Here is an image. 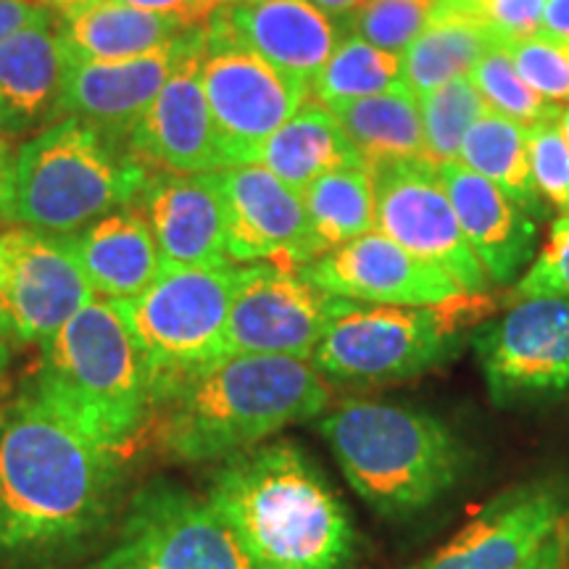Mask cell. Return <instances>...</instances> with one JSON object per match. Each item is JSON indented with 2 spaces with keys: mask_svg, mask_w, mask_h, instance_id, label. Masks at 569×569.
Wrapping results in <instances>:
<instances>
[{
  "mask_svg": "<svg viewBox=\"0 0 569 569\" xmlns=\"http://www.w3.org/2000/svg\"><path fill=\"white\" fill-rule=\"evenodd\" d=\"M469 80L475 82L490 111L503 113V117L515 119L525 127L559 117L561 109H565V106L546 101L522 80L507 46L493 48V51L482 56L478 67L469 71Z\"/></svg>",
  "mask_w": 569,
  "mask_h": 569,
  "instance_id": "cell-33",
  "label": "cell"
},
{
  "mask_svg": "<svg viewBox=\"0 0 569 569\" xmlns=\"http://www.w3.org/2000/svg\"><path fill=\"white\" fill-rule=\"evenodd\" d=\"M317 425L348 486L388 519L430 509L465 469V446L451 427L407 403L346 401Z\"/></svg>",
  "mask_w": 569,
  "mask_h": 569,
  "instance_id": "cell-5",
  "label": "cell"
},
{
  "mask_svg": "<svg viewBox=\"0 0 569 569\" xmlns=\"http://www.w3.org/2000/svg\"><path fill=\"white\" fill-rule=\"evenodd\" d=\"M319 290L359 303L448 309L472 298L453 277L382 232H367L301 267Z\"/></svg>",
  "mask_w": 569,
  "mask_h": 569,
  "instance_id": "cell-16",
  "label": "cell"
},
{
  "mask_svg": "<svg viewBox=\"0 0 569 569\" xmlns=\"http://www.w3.org/2000/svg\"><path fill=\"white\" fill-rule=\"evenodd\" d=\"M398 90H409L407 74H403V56L382 51L361 34L346 32L330 61L325 63L322 74L317 77L311 96L322 106H332L388 96Z\"/></svg>",
  "mask_w": 569,
  "mask_h": 569,
  "instance_id": "cell-31",
  "label": "cell"
},
{
  "mask_svg": "<svg viewBox=\"0 0 569 569\" xmlns=\"http://www.w3.org/2000/svg\"><path fill=\"white\" fill-rule=\"evenodd\" d=\"M96 298L67 234L0 230V338L11 348L46 346Z\"/></svg>",
  "mask_w": 569,
  "mask_h": 569,
  "instance_id": "cell-11",
  "label": "cell"
},
{
  "mask_svg": "<svg viewBox=\"0 0 569 569\" xmlns=\"http://www.w3.org/2000/svg\"><path fill=\"white\" fill-rule=\"evenodd\" d=\"M459 161L493 182L532 219H549L546 201L540 198L530 172L528 127L525 124L488 109L480 113L478 122L469 127L461 140Z\"/></svg>",
  "mask_w": 569,
  "mask_h": 569,
  "instance_id": "cell-28",
  "label": "cell"
},
{
  "mask_svg": "<svg viewBox=\"0 0 569 569\" xmlns=\"http://www.w3.org/2000/svg\"><path fill=\"white\" fill-rule=\"evenodd\" d=\"M11 148H9V134L0 130V219L6 211V198H9V177H11Z\"/></svg>",
  "mask_w": 569,
  "mask_h": 569,
  "instance_id": "cell-44",
  "label": "cell"
},
{
  "mask_svg": "<svg viewBox=\"0 0 569 569\" xmlns=\"http://www.w3.org/2000/svg\"><path fill=\"white\" fill-rule=\"evenodd\" d=\"M53 19L56 13L42 0H0V42Z\"/></svg>",
  "mask_w": 569,
  "mask_h": 569,
  "instance_id": "cell-40",
  "label": "cell"
},
{
  "mask_svg": "<svg viewBox=\"0 0 569 569\" xmlns=\"http://www.w3.org/2000/svg\"><path fill=\"white\" fill-rule=\"evenodd\" d=\"M256 163L298 193H303L327 172L367 167L343 127L338 124L336 113L322 103H306L301 111H296L259 148Z\"/></svg>",
  "mask_w": 569,
  "mask_h": 569,
  "instance_id": "cell-27",
  "label": "cell"
},
{
  "mask_svg": "<svg viewBox=\"0 0 569 569\" xmlns=\"http://www.w3.org/2000/svg\"><path fill=\"white\" fill-rule=\"evenodd\" d=\"M201 84L227 167L256 163L267 138L311 101V88L238 42L222 21L206 24Z\"/></svg>",
  "mask_w": 569,
  "mask_h": 569,
  "instance_id": "cell-9",
  "label": "cell"
},
{
  "mask_svg": "<svg viewBox=\"0 0 569 569\" xmlns=\"http://www.w3.org/2000/svg\"><path fill=\"white\" fill-rule=\"evenodd\" d=\"M238 264H163L146 293L113 301L130 325L153 388L190 375L227 353V319Z\"/></svg>",
  "mask_w": 569,
  "mask_h": 569,
  "instance_id": "cell-8",
  "label": "cell"
},
{
  "mask_svg": "<svg viewBox=\"0 0 569 569\" xmlns=\"http://www.w3.org/2000/svg\"><path fill=\"white\" fill-rule=\"evenodd\" d=\"M151 174L122 142L67 117L13 156L3 219L71 234L119 206H132Z\"/></svg>",
  "mask_w": 569,
  "mask_h": 569,
  "instance_id": "cell-6",
  "label": "cell"
},
{
  "mask_svg": "<svg viewBox=\"0 0 569 569\" xmlns=\"http://www.w3.org/2000/svg\"><path fill=\"white\" fill-rule=\"evenodd\" d=\"M122 457L32 393L0 425V559L34 561L80 546L111 517Z\"/></svg>",
  "mask_w": 569,
  "mask_h": 569,
  "instance_id": "cell-1",
  "label": "cell"
},
{
  "mask_svg": "<svg viewBox=\"0 0 569 569\" xmlns=\"http://www.w3.org/2000/svg\"><path fill=\"white\" fill-rule=\"evenodd\" d=\"M522 569H569V517Z\"/></svg>",
  "mask_w": 569,
  "mask_h": 569,
  "instance_id": "cell-41",
  "label": "cell"
},
{
  "mask_svg": "<svg viewBox=\"0 0 569 569\" xmlns=\"http://www.w3.org/2000/svg\"><path fill=\"white\" fill-rule=\"evenodd\" d=\"M224 3H246V0H224Z\"/></svg>",
  "mask_w": 569,
  "mask_h": 569,
  "instance_id": "cell-47",
  "label": "cell"
},
{
  "mask_svg": "<svg viewBox=\"0 0 569 569\" xmlns=\"http://www.w3.org/2000/svg\"><path fill=\"white\" fill-rule=\"evenodd\" d=\"M438 172L457 211L461 232L486 269L490 284L519 280L522 269L536 259V219L461 161L440 163Z\"/></svg>",
  "mask_w": 569,
  "mask_h": 569,
  "instance_id": "cell-21",
  "label": "cell"
},
{
  "mask_svg": "<svg viewBox=\"0 0 569 569\" xmlns=\"http://www.w3.org/2000/svg\"><path fill=\"white\" fill-rule=\"evenodd\" d=\"M201 51L172 71L127 134V151L151 172L209 174L227 167L201 84Z\"/></svg>",
  "mask_w": 569,
  "mask_h": 569,
  "instance_id": "cell-19",
  "label": "cell"
},
{
  "mask_svg": "<svg viewBox=\"0 0 569 569\" xmlns=\"http://www.w3.org/2000/svg\"><path fill=\"white\" fill-rule=\"evenodd\" d=\"M30 393L117 457L151 427V367L117 303L106 298L82 306L42 346Z\"/></svg>",
  "mask_w": 569,
  "mask_h": 569,
  "instance_id": "cell-4",
  "label": "cell"
},
{
  "mask_svg": "<svg viewBox=\"0 0 569 569\" xmlns=\"http://www.w3.org/2000/svg\"><path fill=\"white\" fill-rule=\"evenodd\" d=\"M540 34L569 48V0H546Z\"/></svg>",
  "mask_w": 569,
  "mask_h": 569,
  "instance_id": "cell-42",
  "label": "cell"
},
{
  "mask_svg": "<svg viewBox=\"0 0 569 569\" xmlns=\"http://www.w3.org/2000/svg\"><path fill=\"white\" fill-rule=\"evenodd\" d=\"M74 61H122L172 42L184 27L172 17L134 9L119 0H77L56 17Z\"/></svg>",
  "mask_w": 569,
  "mask_h": 569,
  "instance_id": "cell-25",
  "label": "cell"
},
{
  "mask_svg": "<svg viewBox=\"0 0 569 569\" xmlns=\"http://www.w3.org/2000/svg\"><path fill=\"white\" fill-rule=\"evenodd\" d=\"M211 174L222 198L232 264L269 261L282 269H301L317 259L319 248L298 190L259 163L224 167Z\"/></svg>",
  "mask_w": 569,
  "mask_h": 569,
  "instance_id": "cell-15",
  "label": "cell"
},
{
  "mask_svg": "<svg viewBox=\"0 0 569 569\" xmlns=\"http://www.w3.org/2000/svg\"><path fill=\"white\" fill-rule=\"evenodd\" d=\"M71 61L56 19L0 42V130L11 138L61 122L59 103Z\"/></svg>",
  "mask_w": 569,
  "mask_h": 569,
  "instance_id": "cell-23",
  "label": "cell"
},
{
  "mask_svg": "<svg viewBox=\"0 0 569 569\" xmlns=\"http://www.w3.org/2000/svg\"><path fill=\"white\" fill-rule=\"evenodd\" d=\"M509 303L472 336L490 398L507 407L569 393V296Z\"/></svg>",
  "mask_w": 569,
  "mask_h": 569,
  "instance_id": "cell-13",
  "label": "cell"
},
{
  "mask_svg": "<svg viewBox=\"0 0 569 569\" xmlns=\"http://www.w3.org/2000/svg\"><path fill=\"white\" fill-rule=\"evenodd\" d=\"M440 0H369L348 21V32L390 53H403L436 17Z\"/></svg>",
  "mask_w": 569,
  "mask_h": 569,
  "instance_id": "cell-34",
  "label": "cell"
},
{
  "mask_svg": "<svg viewBox=\"0 0 569 569\" xmlns=\"http://www.w3.org/2000/svg\"><path fill=\"white\" fill-rule=\"evenodd\" d=\"M119 3L151 13H163V17L180 21L184 30H196V27L209 24L213 13L224 6V0H119Z\"/></svg>",
  "mask_w": 569,
  "mask_h": 569,
  "instance_id": "cell-39",
  "label": "cell"
},
{
  "mask_svg": "<svg viewBox=\"0 0 569 569\" xmlns=\"http://www.w3.org/2000/svg\"><path fill=\"white\" fill-rule=\"evenodd\" d=\"M217 19L253 53L284 74L315 88L348 27L327 17L311 0H246L224 3Z\"/></svg>",
  "mask_w": 569,
  "mask_h": 569,
  "instance_id": "cell-20",
  "label": "cell"
},
{
  "mask_svg": "<svg viewBox=\"0 0 569 569\" xmlns=\"http://www.w3.org/2000/svg\"><path fill=\"white\" fill-rule=\"evenodd\" d=\"M530 172L546 203L569 213V142L559 127V117L528 127Z\"/></svg>",
  "mask_w": 569,
  "mask_h": 569,
  "instance_id": "cell-35",
  "label": "cell"
},
{
  "mask_svg": "<svg viewBox=\"0 0 569 569\" xmlns=\"http://www.w3.org/2000/svg\"><path fill=\"white\" fill-rule=\"evenodd\" d=\"M375 184L377 232L453 277L469 296H486L490 280L448 198L438 167L425 156L369 167Z\"/></svg>",
  "mask_w": 569,
  "mask_h": 569,
  "instance_id": "cell-12",
  "label": "cell"
},
{
  "mask_svg": "<svg viewBox=\"0 0 569 569\" xmlns=\"http://www.w3.org/2000/svg\"><path fill=\"white\" fill-rule=\"evenodd\" d=\"M132 206L151 227L163 264L193 267L230 261L222 198L211 172H153Z\"/></svg>",
  "mask_w": 569,
  "mask_h": 569,
  "instance_id": "cell-22",
  "label": "cell"
},
{
  "mask_svg": "<svg viewBox=\"0 0 569 569\" xmlns=\"http://www.w3.org/2000/svg\"><path fill=\"white\" fill-rule=\"evenodd\" d=\"M327 377L293 356L232 353L153 388L151 438L163 457L219 461L330 409Z\"/></svg>",
  "mask_w": 569,
  "mask_h": 569,
  "instance_id": "cell-2",
  "label": "cell"
},
{
  "mask_svg": "<svg viewBox=\"0 0 569 569\" xmlns=\"http://www.w3.org/2000/svg\"><path fill=\"white\" fill-rule=\"evenodd\" d=\"M88 569H267L206 498L172 486L134 496L122 530Z\"/></svg>",
  "mask_w": 569,
  "mask_h": 569,
  "instance_id": "cell-10",
  "label": "cell"
},
{
  "mask_svg": "<svg viewBox=\"0 0 569 569\" xmlns=\"http://www.w3.org/2000/svg\"><path fill=\"white\" fill-rule=\"evenodd\" d=\"M206 42V27L184 30L151 53L122 61H71L59 117H77L124 142L172 71Z\"/></svg>",
  "mask_w": 569,
  "mask_h": 569,
  "instance_id": "cell-18",
  "label": "cell"
},
{
  "mask_svg": "<svg viewBox=\"0 0 569 569\" xmlns=\"http://www.w3.org/2000/svg\"><path fill=\"white\" fill-rule=\"evenodd\" d=\"M567 517L565 482H525L490 501L457 536L409 569H522Z\"/></svg>",
  "mask_w": 569,
  "mask_h": 569,
  "instance_id": "cell-17",
  "label": "cell"
},
{
  "mask_svg": "<svg viewBox=\"0 0 569 569\" xmlns=\"http://www.w3.org/2000/svg\"><path fill=\"white\" fill-rule=\"evenodd\" d=\"M206 501L267 569H351L356 530L343 498L303 448L259 443L224 459Z\"/></svg>",
  "mask_w": 569,
  "mask_h": 569,
  "instance_id": "cell-3",
  "label": "cell"
},
{
  "mask_svg": "<svg viewBox=\"0 0 569 569\" xmlns=\"http://www.w3.org/2000/svg\"><path fill=\"white\" fill-rule=\"evenodd\" d=\"M540 296H569V213H561L553 222L549 243L511 288L509 301Z\"/></svg>",
  "mask_w": 569,
  "mask_h": 569,
  "instance_id": "cell-37",
  "label": "cell"
},
{
  "mask_svg": "<svg viewBox=\"0 0 569 569\" xmlns=\"http://www.w3.org/2000/svg\"><path fill=\"white\" fill-rule=\"evenodd\" d=\"M467 6L475 17L493 27L509 46V42L532 38L540 32L546 0H467Z\"/></svg>",
  "mask_w": 569,
  "mask_h": 569,
  "instance_id": "cell-38",
  "label": "cell"
},
{
  "mask_svg": "<svg viewBox=\"0 0 569 569\" xmlns=\"http://www.w3.org/2000/svg\"><path fill=\"white\" fill-rule=\"evenodd\" d=\"M417 103L425 132V159L436 167L459 161V148L467 130L478 122L480 113L488 111L469 74L453 77L451 82L417 98Z\"/></svg>",
  "mask_w": 569,
  "mask_h": 569,
  "instance_id": "cell-32",
  "label": "cell"
},
{
  "mask_svg": "<svg viewBox=\"0 0 569 569\" xmlns=\"http://www.w3.org/2000/svg\"><path fill=\"white\" fill-rule=\"evenodd\" d=\"M501 46L507 40L475 17L465 0H440L430 24L401 53L409 90L422 98L453 77L469 74L482 56Z\"/></svg>",
  "mask_w": 569,
  "mask_h": 569,
  "instance_id": "cell-26",
  "label": "cell"
},
{
  "mask_svg": "<svg viewBox=\"0 0 569 569\" xmlns=\"http://www.w3.org/2000/svg\"><path fill=\"white\" fill-rule=\"evenodd\" d=\"M507 51L522 80L551 103H569V48L557 40L532 34L509 42Z\"/></svg>",
  "mask_w": 569,
  "mask_h": 569,
  "instance_id": "cell-36",
  "label": "cell"
},
{
  "mask_svg": "<svg viewBox=\"0 0 569 569\" xmlns=\"http://www.w3.org/2000/svg\"><path fill=\"white\" fill-rule=\"evenodd\" d=\"M327 109L336 113L338 124L365 159L367 169L377 161L425 156L422 117L411 90L332 103Z\"/></svg>",
  "mask_w": 569,
  "mask_h": 569,
  "instance_id": "cell-29",
  "label": "cell"
},
{
  "mask_svg": "<svg viewBox=\"0 0 569 569\" xmlns=\"http://www.w3.org/2000/svg\"><path fill=\"white\" fill-rule=\"evenodd\" d=\"M336 296L319 290L301 269L269 261L238 264L227 319V353L293 356L311 361Z\"/></svg>",
  "mask_w": 569,
  "mask_h": 569,
  "instance_id": "cell-14",
  "label": "cell"
},
{
  "mask_svg": "<svg viewBox=\"0 0 569 569\" xmlns=\"http://www.w3.org/2000/svg\"><path fill=\"white\" fill-rule=\"evenodd\" d=\"M559 127H561V132H565V138L569 142V106H565V109H561V113H559Z\"/></svg>",
  "mask_w": 569,
  "mask_h": 569,
  "instance_id": "cell-46",
  "label": "cell"
},
{
  "mask_svg": "<svg viewBox=\"0 0 569 569\" xmlns=\"http://www.w3.org/2000/svg\"><path fill=\"white\" fill-rule=\"evenodd\" d=\"M317 9H322L327 17H332L336 21H343L348 27V21L359 9H365L369 0H311Z\"/></svg>",
  "mask_w": 569,
  "mask_h": 569,
  "instance_id": "cell-43",
  "label": "cell"
},
{
  "mask_svg": "<svg viewBox=\"0 0 569 569\" xmlns=\"http://www.w3.org/2000/svg\"><path fill=\"white\" fill-rule=\"evenodd\" d=\"M472 298L448 309L336 298L311 365L346 386H390L432 372L459 351L465 317L480 311L469 306Z\"/></svg>",
  "mask_w": 569,
  "mask_h": 569,
  "instance_id": "cell-7",
  "label": "cell"
},
{
  "mask_svg": "<svg viewBox=\"0 0 569 569\" xmlns=\"http://www.w3.org/2000/svg\"><path fill=\"white\" fill-rule=\"evenodd\" d=\"M301 196L319 256L377 230L375 184L367 167L327 172Z\"/></svg>",
  "mask_w": 569,
  "mask_h": 569,
  "instance_id": "cell-30",
  "label": "cell"
},
{
  "mask_svg": "<svg viewBox=\"0 0 569 569\" xmlns=\"http://www.w3.org/2000/svg\"><path fill=\"white\" fill-rule=\"evenodd\" d=\"M67 238L96 296L106 301L146 293L163 269L151 227L134 206H119Z\"/></svg>",
  "mask_w": 569,
  "mask_h": 569,
  "instance_id": "cell-24",
  "label": "cell"
},
{
  "mask_svg": "<svg viewBox=\"0 0 569 569\" xmlns=\"http://www.w3.org/2000/svg\"><path fill=\"white\" fill-rule=\"evenodd\" d=\"M9 367H11V346L6 343L3 338H0V390H3V382H6V375H9Z\"/></svg>",
  "mask_w": 569,
  "mask_h": 569,
  "instance_id": "cell-45",
  "label": "cell"
}]
</instances>
